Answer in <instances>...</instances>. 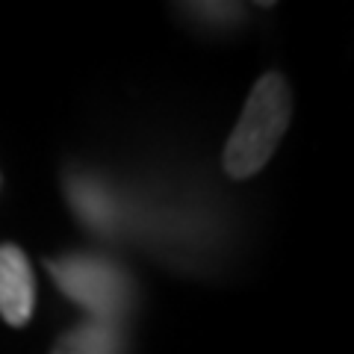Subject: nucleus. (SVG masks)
I'll return each instance as SVG.
<instances>
[{"instance_id":"4","label":"nucleus","mask_w":354,"mask_h":354,"mask_svg":"<svg viewBox=\"0 0 354 354\" xmlns=\"http://www.w3.org/2000/svg\"><path fill=\"white\" fill-rule=\"evenodd\" d=\"M53 354H124V337L115 322L86 319L57 339Z\"/></svg>"},{"instance_id":"3","label":"nucleus","mask_w":354,"mask_h":354,"mask_svg":"<svg viewBox=\"0 0 354 354\" xmlns=\"http://www.w3.org/2000/svg\"><path fill=\"white\" fill-rule=\"evenodd\" d=\"M36 307V281L27 254L18 245H0V316L6 325L24 328Z\"/></svg>"},{"instance_id":"2","label":"nucleus","mask_w":354,"mask_h":354,"mask_svg":"<svg viewBox=\"0 0 354 354\" xmlns=\"http://www.w3.org/2000/svg\"><path fill=\"white\" fill-rule=\"evenodd\" d=\"M50 274L59 283V290L74 304L86 307L92 319H115L130 304V281L115 263L92 254H74V257L50 260Z\"/></svg>"},{"instance_id":"1","label":"nucleus","mask_w":354,"mask_h":354,"mask_svg":"<svg viewBox=\"0 0 354 354\" xmlns=\"http://www.w3.org/2000/svg\"><path fill=\"white\" fill-rule=\"evenodd\" d=\"M292 118V97L290 86L281 74H263L257 86L251 88L242 115L230 133L221 165L230 177L245 180L257 174L266 162L272 160L278 142L283 139Z\"/></svg>"},{"instance_id":"5","label":"nucleus","mask_w":354,"mask_h":354,"mask_svg":"<svg viewBox=\"0 0 354 354\" xmlns=\"http://www.w3.org/2000/svg\"><path fill=\"white\" fill-rule=\"evenodd\" d=\"M71 201L77 207L80 218H86L92 227H109L113 225V204H109L106 192L95 183H74L71 186Z\"/></svg>"}]
</instances>
